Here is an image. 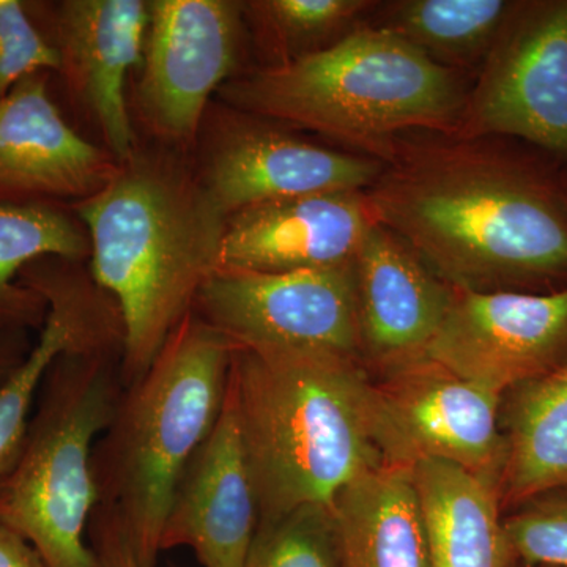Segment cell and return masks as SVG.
Wrapping results in <instances>:
<instances>
[{"label":"cell","instance_id":"1","mask_svg":"<svg viewBox=\"0 0 567 567\" xmlns=\"http://www.w3.org/2000/svg\"><path fill=\"white\" fill-rule=\"evenodd\" d=\"M375 223L466 292L567 287V177L484 140L413 133L365 189Z\"/></svg>","mask_w":567,"mask_h":567},{"label":"cell","instance_id":"2","mask_svg":"<svg viewBox=\"0 0 567 567\" xmlns=\"http://www.w3.org/2000/svg\"><path fill=\"white\" fill-rule=\"evenodd\" d=\"M73 208L91 240L89 271L121 312L128 388L155 363L218 270L227 218L175 152L140 145L100 192Z\"/></svg>","mask_w":567,"mask_h":567},{"label":"cell","instance_id":"3","mask_svg":"<svg viewBox=\"0 0 567 567\" xmlns=\"http://www.w3.org/2000/svg\"><path fill=\"white\" fill-rule=\"evenodd\" d=\"M229 393L259 520L331 505L347 484L386 465L375 383L354 358L235 349Z\"/></svg>","mask_w":567,"mask_h":567},{"label":"cell","instance_id":"4","mask_svg":"<svg viewBox=\"0 0 567 567\" xmlns=\"http://www.w3.org/2000/svg\"><path fill=\"white\" fill-rule=\"evenodd\" d=\"M466 95L458 71L369 22L315 54L237 74L218 92L234 110L311 130L383 163L409 134L456 136Z\"/></svg>","mask_w":567,"mask_h":567},{"label":"cell","instance_id":"5","mask_svg":"<svg viewBox=\"0 0 567 567\" xmlns=\"http://www.w3.org/2000/svg\"><path fill=\"white\" fill-rule=\"evenodd\" d=\"M234 352L192 312L144 377L123 390L96 443L99 505L117 517L142 566L155 567L183 472L221 416Z\"/></svg>","mask_w":567,"mask_h":567},{"label":"cell","instance_id":"6","mask_svg":"<svg viewBox=\"0 0 567 567\" xmlns=\"http://www.w3.org/2000/svg\"><path fill=\"white\" fill-rule=\"evenodd\" d=\"M122 352L66 353L41 386L20 456L0 477V524L47 567H96L87 544L100 503L93 472L99 436L123 394Z\"/></svg>","mask_w":567,"mask_h":567},{"label":"cell","instance_id":"7","mask_svg":"<svg viewBox=\"0 0 567 567\" xmlns=\"http://www.w3.org/2000/svg\"><path fill=\"white\" fill-rule=\"evenodd\" d=\"M194 315L254 352L361 353L352 262L287 274L218 268Z\"/></svg>","mask_w":567,"mask_h":567},{"label":"cell","instance_id":"8","mask_svg":"<svg viewBox=\"0 0 567 567\" xmlns=\"http://www.w3.org/2000/svg\"><path fill=\"white\" fill-rule=\"evenodd\" d=\"M514 137L567 159V0L514 2L456 137Z\"/></svg>","mask_w":567,"mask_h":567},{"label":"cell","instance_id":"9","mask_svg":"<svg viewBox=\"0 0 567 567\" xmlns=\"http://www.w3.org/2000/svg\"><path fill=\"white\" fill-rule=\"evenodd\" d=\"M194 173L226 218L254 205L308 194L365 192L385 163L322 147L289 126L221 106L208 107Z\"/></svg>","mask_w":567,"mask_h":567},{"label":"cell","instance_id":"10","mask_svg":"<svg viewBox=\"0 0 567 567\" xmlns=\"http://www.w3.org/2000/svg\"><path fill=\"white\" fill-rule=\"evenodd\" d=\"M140 82L142 123L167 148L199 140L213 93L238 74L244 2L152 0Z\"/></svg>","mask_w":567,"mask_h":567},{"label":"cell","instance_id":"11","mask_svg":"<svg viewBox=\"0 0 567 567\" xmlns=\"http://www.w3.org/2000/svg\"><path fill=\"white\" fill-rule=\"evenodd\" d=\"M503 395L431 361L388 372L375 383L377 435L386 465L450 462L502 488L506 442Z\"/></svg>","mask_w":567,"mask_h":567},{"label":"cell","instance_id":"12","mask_svg":"<svg viewBox=\"0 0 567 567\" xmlns=\"http://www.w3.org/2000/svg\"><path fill=\"white\" fill-rule=\"evenodd\" d=\"M424 360L502 395L554 371L567 361V287L547 293L454 289Z\"/></svg>","mask_w":567,"mask_h":567},{"label":"cell","instance_id":"13","mask_svg":"<svg viewBox=\"0 0 567 567\" xmlns=\"http://www.w3.org/2000/svg\"><path fill=\"white\" fill-rule=\"evenodd\" d=\"M59 54L58 74L73 102L87 112L117 163L136 152L126 82L141 65L148 29L144 0L25 2Z\"/></svg>","mask_w":567,"mask_h":567},{"label":"cell","instance_id":"14","mask_svg":"<svg viewBox=\"0 0 567 567\" xmlns=\"http://www.w3.org/2000/svg\"><path fill=\"white\" fill-rule=\"evenodd\" d=\"M20 281L44 298L48 317L28 358L0 388V477L20 456L52 364L66 353L123 352L117 305L82 262L41 257L22 270Z\"/></svg>","mask_w":567,"mask_h":567},{"label":"cell","instance_id":"15","mask_svg":"<svg viewBox=\"0 0 567 567\" xmlns=\"http://www.w3.org/2000/svg\"><path fill=\"white\" fill-rule=\"evenodd\" d=\"M50 78L31 74L0 100V204L80 203L117 169L110 152L71 128Z\"/></svg>","mask_w":567,"mask_h":567},{"label":"cell","instance_id":"16","mask_svg":"<svg viewBox=\"0 0 567 567\" xmlns=\"http://www.w3.org/2000/svg\"><path fill=\"white\" fill-rule=\"evenodd\" d=\"M361 353L388 372L424 360L454 289L399 235L374 224L352 260Z\"/></svg>","mask_w":567,"mask_h":567},{"label":"cell","instance_id":"17","mask_svg":"<svg viewBox=\"0 0 567 567\" xmlns=\"http://www.w3.org/2000/svg\"><path fill=\"white\" fill-rule=\"evenodd\" d=\"M259 503L229 390L221 416L175 491L162 551L189 547L204 567H245Z\"/></svg>","mask_w":567,"mask_h":567},{"label":"cell","instance_id":"18","mask_svg":"<svg viewBox=\"0 0 567 567\" xmlns=\"http://www.w3.org/2000/svg\"><path fill=\"white\" fill-rule=\"evenodd\" d=\"M365 192L308 194L226 219L219 268L287 274L350 264L374 226Z\"/></svg>","mask_w":567,"mask_h":567},{"label":"cell","instance_id":"19","mask_svg":"<svg viewBox=\"0 0 567 567\" xmlns=\"http://www.w3.org/2000/svg\"><path fill=\"white\" fill-rule=\"evenodd\" d=\"M432 567H509L498 484L450 462L412 466Z\"/></svg>","mask_w":567,"mask_h":567},{"label":"cell","instance_id":"20","mask_svg":"<svg viewBox=\"0 0 567 567\" xmlns=\"http://www.w3.org/2000/svg\"><path fill=\"white\" fill-rule=\"evenodd\" d=\"M331 507L346 567H432L412 466L358 477Z\"/></svg>","mask_w":567,"mask_h":567},{"label":"cell","instance_id":"21","mask_svg":"<svg viewBox=\"0 0 567 567\" xmlns=\"http://www.w3.org/2000/svg\"><path fill=\"white\" fill-rule=\"evenodd\" d=\"M499 427L506 442L502 502L567 486V361L503 394Z\"/></svg>","mask_w":567,"mask_h":567},{"label":"cell","instance_id":"22","mask_svg":"<svg viewBox=\"0 0 567 567\" xmlns=\"http://www.w3.org/2000/svg\"><path fill=\"white\" fill-rule=\"evenodd\" d=\"M41 257L84 262L87 230L61 204H0V330H41L48 305L20 282L22 270Z\"/></svg>","mask_w":567,"mask_h":567},{"label":"cell","instance_id":"23","mask_svg":"<svg viewBox=\"0 0 567 567\" xmlns=\"http://www.w3.org/2000/svg\"><path fill=\"white\" fill-rule=\"evenodd\" d=\"M514 2L506 0H401L380 7L377 28L401 37L436 65L483 66Z\"/></svg>","mask_w":567,"mask_h":567},{"label":"cell","instance_id":"24","mask_svg":"<svg viewBox=\"0 0 567 567\" xmlns=\"http://www.w3.org/2000/svg\"><path fill=\"white\" fill-rule=\"evenodd\" d=\"M380 3L369 0H252L244 2L251 29L268 65L297 61L344 39L363 25Z\"/></svg>","mask_w":567,"mask_h":567},{"label":"cell","instance_id":"25","mask_svg":"<svg viewBox=\"0 0 567 567\" xmlns=\"http://www.w3.org/2000/svg\"><path fill=\"white\" fill-rule=\"evenodd\" d=\"M245 567H346L331 505H303L259 520Z\"/></svg>","mask_w":567,"mask_h":567},{"label":"cell","instance_id":"26","mask_svg":"<svg viewBox=\"0 0 567 567\" xmlns=\"http://www.w3.org/2000/svg\"><path fill=\"white\" fill-rule=\"evenodd\" d=\"M513 561L567 567V486L525 499L503 518Z\"/></svg>","mask_w":567,"mask_h":567},{"label":"cell","instance_id":"27","mask_svg":"<svg viewBox=\"0 0 567 567\" xmlns=\"http://www.w3.org/2000/svg\"><path fill=\"white\" fill-rule=\"evenodd\" d=\"M59 63L25 2L0 0V100L31 74L58 73Z\"/></svg>","mask_w":567,"mask_h":567},{"label":"cell","instance_id":"28","mask_svg":"<svg viewBox=\"0 0 567 567\" xmlns=\"http://www.w3.org/2000/svg\"><path fill=\"white\" fill-rule=\"evenodd\" d=\"M89 535L92 536L96 567H145L134 554L117 517L107 507L99 505L93 511Z\"/></svg>","mask_w":567,"mask_h":567},{"label":"cell","instance_id":"29","mask_svg":"<svg viewBox=\"0 0 567 567\" xmlns=\"http://www.w3.org/2000/svg\"><path fill=\"white\" fill-rule=\"evenodd\" d=\"M0 567H47L31 543L0 524Z\"/></svg>","mask_w":567,"mask_h":567},{"label":"cell","instance_id":"30","mask_svg":"<svg viewBox=\"0 0 567 567\" xmlns=\"http://www.w3.org/2000/svg\"><path fill=\"white\" fill-rule=\"evenodd\" d=\"M32 346L29 331L0 330V388L28 358Z\"/></svg>","mask_w":567,"mask_h":567},{"label":"cell","instance_id":"31","mask_svg":"<svg viewBox=\"0 0 567 567\" xmlns=\"http://www.w3.org/2000/svg\"><path fill=\"white\" fill-rule=\"evenodd\" d=\"M536 567H547V566H536Z\"/></svg>","mask_w":567,"mask_h":567}]
</instances>
